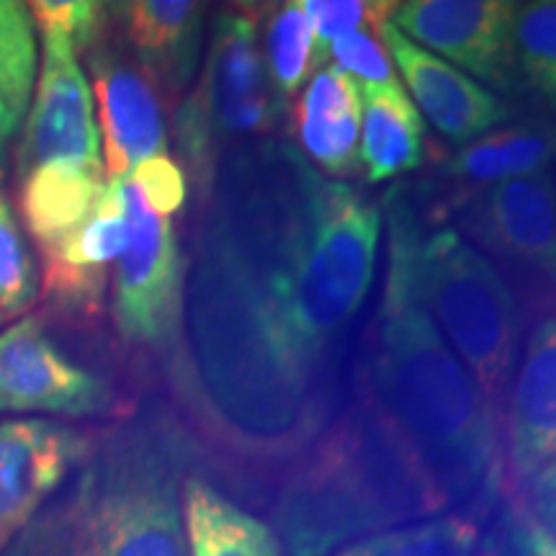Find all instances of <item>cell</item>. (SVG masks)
<instances>
[{
	"mask_svg": "<svg viewBox=\"0 0 556 556\" xmlns=\"http://www.w3.org/2000/svg\"><path fill=\"white\" fill-rule=\"evenodd\" d=\"M364 111V144L358 163L364 165L368 184L405 176L426 160V127L405 88L366 90L361 93Z\"/></svg>",
	"mask_w": 556,
	"mask_h": 556,
	"instance_id": "44dd1931",
	"label": "cell"
},
{
	"mask_svg": "<svg viewBox=\"0 0 556 556\" xmlns=\"http://www.w3.org/2000/svg\"><path fill=\"white\" fill-rule=\"evenodd\" d=\"M45 37V65L37 99L18 144V176L47 163H101L93 93L78 65V52L60 34Z\"/></svg>",
	"mask_w": 556,
	"mask_h": 556,
	"instance_id": "7c38bea8",
	"label": "cell"
},
{
	"mask_svg": "<svg viewBox=\"0 0 556 556\" xmlns=\"http://www.w3.org/2000/svg\"><path fill=\"white\" fill-rule=\"evenodd\" d=\"M119 180L129 245L116 263L114 323L127 343L168 351L180 343L184 315V258L176 229L139 197L131 178Z\"/></svg>",
	"mask_w": 556,
	"mask_h": 556,
	"instance_id": "ba28073f",
	"label": "cell"
},
{
	"mask_svg": "<svg viewBox=\"0 0 556 556\" xmlns=\"http://www.w3.org/2000/svg\"><path fill=\"white\" fill-rule=\"evenodd\" d=\"M479 556H556V541L510 495L500 507L495 526L482 533Z\"/></svg>",
	"mask_w": 556,
	"mask_h": 556,
	"instance_id": "f546056e",
	"label": "cell"
},
{
	"mask_svg": "<svg viewBox=\"0 0 556 556\" xmlns=\"http://www.w3.org/2000/svg\"><path fill=\"white\" fill-rule=\"evenodd\" d=\"M451 503L389 417L353 389L336 420L278 484L270 523L287 556H328Z\"/></svg>",
	"mask_w": 556,
	"mask_h": 556,
	"instance_id": "3957f363",
	"label": "cell"
},
{
	"mask_svg": "<svg viewBox=\"0 0 556 556\" xmlns=\"http://www.w3.org/2000/svg\"><path fill=\"white\" fill-rule=\"evenodd\" d=\"M389 232L384 291L358 351L356 384L417 451L448 503L490 510L505 497L500 409L435 328L417 289L426 214L417 193L381 199Z\"/></svg>",
	"mask_w": 556,
	"mask_h": 556,
	"instance_id": "7a4b0ae2",
	"label": "cell"
},
{
	"mask_svg": "<svg viewBox=\"0 0 556 556\" xmlns=\"http://www.w3.org/2000/svg\"><path fill=\"white\" fill-rule=\"evenodd\" d=\"M103 191V163H47L21 178L18 206L31 238L47 250L96 212Z\"/></svg>",
	"mask_w": 556,
	"mask_h": 556,
	"instance_id": "ffe728a7",
	"label": "cell"
},
{
	"mask_svg": "<svg viewBox=\"0 0 556 556\" xmlns=\"http://www.w3.org/2000/svg\"><path fill=\"white\" fill-rule=\"evenodd\" d=\"M261 50L270 83L283 103L299 96L309 73L319 65L317 37L302 3H278L263 13Z\"/></svg>",
	"mask_w": 556,
	"mask_h": 556,
	"instance_id": "cb8c5ba5",
	"label": "cell"
},
{
	"mask_svg": "<svg viewBox=\"0 0 556 556\" xmlns=\"http://www.w3.org/2000/svg\"><path fill=\"white\" fill-rule=\"evenodd\" d=\"M0 556H80L58 500L47 505Z\"/></svg>",
	"mask_w": 556,
	"mask_h": 556,
	"instance_id": "d6a6232c",
	"label": "cell"
},
{
	"mask_svg": "<svg viewBox=\"0 0 556 556\" xmlns=\"http://www.w3.org/2000/svg\"><path fill=\"white\" fill-rule=\"evenodd\" d=\"M186 448L150 422L116 428L58 503L80 556H189L184 523Z\"/></svg>",
	"mask_w": 556,
	"mask_h": 556,
	"instance_id": "277c9868",
	"label": "cell"
},
{
	"mask_svg": "<svg viewBox=\"0 0 556 556\" xmlns=\"http://www.w3.org/2000/svg\"><path fill=\"white\" fill-rule=\"evenodd\" d=\"M328 54L338 62L336 67L343 70L348 78L356 83L361 93L400 86L387 47L368 29L332 39L328 45Z\"/></svg>",
	"mask_w": 556,
	"mask_h": 556,
	"instance_id": "f1b7e54d",
	"label": "cell"
},
{
	"mask_svg": "<svg viewBox=\"0 0 556 556\" xmlns=\"http://www.w3.org/2000/svg\"><path fill=\"white\" fill-rule=\"evenodd\" d=\"M554 157L556 127L548 124L486 131L441 165L438 176L446 186V197L430 204L426 217L438 219V214H446L462 199L503 180L548 170Z\"/></svg>",
	"mask_w": 556,
	"mask_h": 556,
	"instance_id": "d6986e66",
	"label": "cell"
},
{
	"mask_svg": "<svg viewBox=\"0 0 556 556\" xmlns=\"http://www.w3.org/2000/svg\"><path fill=\"white\" fill-rule=\"evenodd\" d=\"M131 184L137 186L139 197L144 199L157 217H170L180 206L186 204L189 197V186H186V173L180 165L168 155H155L144 163H139L131 170Z\"/></svg>",
	"mask_w": 556,
	"mask_h": 556,
	"instance_id": "1f68e13d",
	"label": "cell"
},
{
	"mask_svg": "<svg viewBox=\"0 0 556 556\" xmlns=\"http://www.w3.org/2000/svg\"><path fill=\"white\" fill-rule=\"evenodd\" d=\"M119 21L131 60L157 90L180 96L191 86L204 45V3L191 0H131L106 5Z\"/></svg>",
	"mask_w": 556,
	"mask_h": 556,
	"instance_id": "e0dca14e",
	"label": "cell"
},
{
	"mask_svg": "<svg viewBox=\"0 0 556 556\" xmlns=\"http://www.w3.org/2000/svg\"><path fill=\"white\" fill-rule=\"evenodd\" d=\"M294 148L328 176L345 178L358 170L361 90L343 70L330 65L315 73L296 96Z\"/></svg>",
	"mask_w": 556,
	"mask_h": 556,
	"instance_id": "ac0fdd59",
	"label": "cell"
},
{
	"mask_svg": "<svg viewBox=\"0 0 556 556\" xmlns=\"http://www.w3.org/2000/svg\"><path fill=\"white\" fill-rule=\"evenodd\" d=\"M389 24L409 41L446 60L469 78L513 93V3L505 0H405L394 3Z\"/></svg>",
	"mask_w": 556,
	"mask_h": 556,
	"instance_id": "9c48e42d",
	"label": "cell"
},
{
	"mask_svg": "<svg viewBox=\"0 0 556 556\" xmlns=\"http://www.w3.org/2000/svg\"><path fill=\"white\" fill-rule=\"evenodd\" d=\"M16 127H18V119L11 114L3 99H0V157L5 155V148H9L11 137L16 135Z\"/></svg>",
	"mask_w": 556,
	"mask_h": 556,
	"instance_id": "e575fe53",
	"label": "cell"
},
{
	"mask_svg": "<svg viewBox=\"0 0 556 556\" xmlns=\"http://www.w3.org/2000/svg\"><path fill=\"white\" fill-rule=\"evenodd\" d=\"M86 54L99 99L106 173L129 178L139 163L168 150L160 90L135 60L106 45L103 34Z\"/></svg>",
	"mask_w": 556,
	"mask_h": 556,
	"instance_id": "4fadbf2b",
	"label": "cell"
},
{
	"mask_svg": "<svg viewBox=\"0 0 556 556\" xmlns=\"http://www.w3.org/2000/svg\"><path fill=\"white\" fill-rule=\"evenodd\" d=\"M513 497L556 541V458L552 464H546L539 475L528 479Z\"/></svg>",
	"mask_w": 556,
	"mask_h": 556,
	"instance_id": "836d02e7",
	"label": "cell"
},
{
	"mask_svg": "<svg viewBox=\"0 0 556 556\" xmlns=\"http://www.w3.org/2000/svg\"><path fill=\"white\" fill-rule=\"evenodd\" d=\"M510 39L516 90L556 111V0L513 3Z\"/></svg>",
	"mask_w": 556,
	"mask_h": 556,
	"instance_id": "603a6c76",
	"label": "cell"
},
{
	"mask_svg": "<svg viewBox=\"0 0 556 556\" xmlns=\"http://www.w3.org/2000/svg\"><path fill=\"white\" fill-rule=\"evenodd\" d=\"M379 34L389 58L407 83L409 99L451 144L467 148L475 139L510 119V109L490 88L479 86L467 73L417 47L397 26L384 21Z\"/></svg>",
	"mask_w": 556,
	"mask_h": 556,
	"instance_id": "9a60e30c",
	"label": "cell"
},
{
	"mask_svg": "<svg viewBox=\"0 0 556 556\" xmlns=\"http://www.w3.org/2000/svg\"><path fill=\"white\" fill-rule=\"evenodd\" d=\"M111 407V387L62 356L39 317H24L0 332V413L99 417Z\"/></svg>",
	"mask_w": 556,
	"mask_h": 556,
	"instance_id": "30bf717a",
	"label": "cell"
},
{
	"mask_svg": "<svg viewBox=\"0 0 556 556\" xmlns=\"http://www.w3.org/2000/svg\"><path fill=\"white\" fill-rule=\"evenodd\" d=\"M554 186H556V184H554Z\"/></svg>",
	"mask_w": 556,
	"mask_h": 556,
	"instance_id": "d590c367",
	"label": "cell"
},
{
	"mask_svg": "<svg viewBox=\"0 0 556 556\" xmlns=\"http://www.w3.org/2000/svg\"><path fill=\"white\" fill-rule=\"evenodd\" d=\"M189 556H287L276 533L201 477L184 479Z\"/></svg>",
	"mask_w": 556,
	"mask_h": 556,
	"instance_id": "7402d4cb",
	"label": "cell"
},
{
	"mask_svg": "<svg viewBox=\"0 0 556 556\" xmlns=\"http://www.w3.org/2000/svg\"><path fill=\"white\" fill-rule=\"evenodd\" d=\"M29 11L41 34H60L70 39L75 52H86L101 37L103 21L109 18L106 5L88 0H37Z\"/></svg>",
	"mask_w": 556,
	"mask_h": 556,
	"instance_id": "4dcf8cb0",
	"label": "cell"
},
{
	"mask_svg": "<svg viewBox=\"0 0 556 556\" xmlns=\"http://www.w3.org/2000/svg\"><path fill=\"white\" fill-rule=\"evenodd\" d=\"M505 492L516 495L556 458V315L539 317L503 409Z\"/></svg>",
	"mask_w": 556,
	"mask_h": 556,
	"instance_id": "5bb4252c",
	"label": "cell"
},
{
	"mask_svg": "<svg viewBox=\"0 0 556 556\" xmlns=\"http://www.w3.org/2000/svg\"><path fill=\"white\" fill-rule=\"evenodd\" d=\"M283 109L263 60L258 13L240 5L214 13L204 73L173 122L180 157L199 186L222 152L276 137Z\"/></svg>",
	"mask_w": 556,
	"mask_h": 556,
	"instance_id": "8992f818",
	"label": "cell"
},
{
	"mask_svg": "<svg viewBox=\"0 0 556 556\" xmlns=\"http://www.w3.org/2000/svg\"><path fill=\"white\" fill-rule=\"evenodd\" d=\"M37 58V29L29 5L0 0V99L16 119L29 114Z\"/></svg>",
	"mask_w": 556,
	"mask_h": 556,
	"instance_id": "484cf974",
	"label": "cell"
},
{
	"mask_svg": "<svg viewBox=\"0 0 556 556\" xmlns=\"http://www.w3.org/2000/svg\"><path fill=\"white\" fill-rule=\"evenodd\" d=\"M127 245L129 225L124 217L119 180L111 178L96 212L58 245L41 250L45 296L70 315L99 312L106 294V266L119 261Z\"/></svg>",
	"mask_w": 556,
	"mask_h": 556,
	"instance_id": "2e32d148",
	"label": "cell"
},
{
	"mask_svg": "<svg viewBox=\"0 0 556 556\" xmlns=\"http://www.w3.org/2000/svg\"><path fill=\"white\" fill-rule=\"evenodd\" d=\"M516 294L523 317L556 315V186L539 170L490 186L448 208Z\"/></svg>",
	"mask_w": 556,
	"mask_h": 556,
	"instance_id": "52a82bcc",
	"label": "cell"
},
{
	"mask_svg": "<svg viewBox=\"0 0 556 556\" xmlns=\"http://www.w3.org/2000/svg\"><path fill=\"white\" fill-rule=\"evenodd\" d=\"M332 180L289 139L268 137L222 152L201 186L180 377L214 441L255 467H289L340 405L309 366L296 307Z\"/></svg>",
	"mask_w": 556,
	"mask_h": 556,
	"instance_id": "6da1fadb",
	"label": "cell"
},
{
	"mask_svg": "<svg viewBox=\"0 0 556 556\" xmlns=\"http://www.w3.org/2000/svg\"><path fill=\"white\" fill-rule=\"evenodd\" d=\"M299 3L315 29L319 60L328 58L332 39L358 29L379 31V26L394 11V3H381V0H299Z\"/></svg>",
	"mask_w": 556,
	"mask_h": 556,
	"instance_id": "83f0119b",
	"label": "cell"
},
{
	"mask_svg": "<svg viewBox=\"0 0 556 556\" xmlns=\"http://www.w3.org/2000/svg\"><path fill=\"white\" fill-rule=\"evenodd\" d=\"M415 270L435 328L503 415L526 319L516 294L456 227L430 219L422 227Z\"/></svg>",
	"mask_w": 556,
	"mask_h": 556,
	"instance_id": "5b68a950",
	"label": "cell"
},
{
	"mask_svg": "<svg viewBox=\"0 0 556 556\" xmlns=\"http://www.w3.org/2000/svg\"><path fill=\"white\" fill-rule=\"evenodd\" d=\"M39 294V270L0 189V317H18Z\"/></svg>",
	"mask_w": 556,
	"mask_h": 556,
	"instance_id": "4316f807",
	"label": "cell"
},
{
	"mask_svg": "<svg viewBox=\"0 0 556 556\" xmlns=\"http://www.w3.org/2000/svg\"><path fill=\"white\" fill-rule=\"evenodd\" d=\"M482 526L475 513L435 516L356 541L336 556H479Z\"/></svg>",
	"mask_w": 556,
	"mask_h": 556,
	"instance_id": "d4e9b609",
	"label": "cell"
},
{
	"mask_svg": "<svg viewBox=\"0 0 556 556\" xmlns=\"http://www.w3.org/2000/svg\"><path fill=\"white\" fill-rule=\"evenodd\" d=\"M90 451L93 441L86 433L58 420L0 422V554L86 464Z\"/></svg>",
	"mask_w": 556,
	"mask_h": 556,
	"instance_id": "8fae6325",
	"label": "cell"
}]
</instances>
